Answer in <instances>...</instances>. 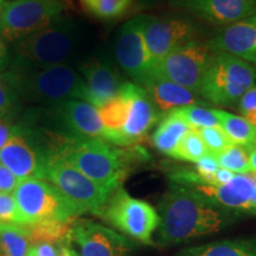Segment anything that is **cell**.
<instances>
[{
    "label": "cell",
    "mask_w": 256,
    "mask_h": 256,
    "mask_svg": "<svg viewBox=\"0 0 256 256\" xmlns=\"http://www.w3.org/2000/svg\"><path fill=\"white\" fill-rule=\"evenodd\" d=\"M49 139V154L58 156L112 192L122 185L133 165L145 158L142 150L121 148L102 139L69 133L51 134Z\"/></svg>",
    "instance_id": "obj_1"
},
{
    "label": "cell",
    "mask_w": 256,
    "mask_h": 256,
    "mask_svg": "<svg viewBox=\"0 0 256 256\" xmlns=\"http://www.w3.org/2000/svg\"><path fill=\"white\" fill-rule=\"evenodd\" d=\"M220 168H226L236 174H249V148L244 146L230 145L222 152L215 154Z\"/></svg>",
    "instance_id": "obj_29"
},
{
    "label": "cell",
    "mask_w": 256,
    "mask_h": 256,
    "mask_svg": "<svg viewBox=\"0 0 256 256\" xmlns=\"http://www.w3.org/2000/svg\"><path fill=\"white\" fill-rule=\"evenodd\" d=\"M14 124L4 122V121H0V150L6 145V142H8L10 138L12 136L14 130Z\"/></svg>",
    "instance_id": "obj_38"
},
{
    "label": "cell",
    "mask_w": 256,
    "mask_h": 256,
    "mask_svg": "<svg viewBox=\"0 0 256 256\" xmlns=\"http://www.w3.org/2000/svg\"><path fill=\"white\" fill-rule=\"evenodd\" d=\"M145 40L154 66L178 48L198 40V28L182 17L145 16Z\"/></svg>",
    "instance_id": "obj_12"
},
{
    "label": "cell",
    "mask_w": 256,
    "mask_h": 256,
    "mask_svg": "<svg viewBox=\"0 0 256 256\" xmlns=\"http://www.w3.org/2000/svg\"><path fill=\"white\" fill-rule=\"evenodd\" d=\"M31 250L34 256H58V243H34Z\"/></svg>",
    "instance_id": "obj_36"
},
{
    "label": "cell",
    "mask_w": 256,
    "mask_h": 256,
    "mask_svg": "<svg viewBox=\"0 0 256 256\" xmlns=\"http://www.w3.org/2000/svg\"><path fill=\"white\" fill-rule=\"evenodd\" d=\"M51 110L69 134L104 140L106 128L95 106L72 98L51 106Z\"/></svg>",
    "instance_id": "obj_18"
},
{
    "label": "cell",
    "mask_w": 256,
    "mask_h": 256,
    "mask_svg": "<svg viewBox=\"0 0 256 256\" xmlns=\"http://www.w3.org/2000/svg\"><path fill=\"white\" fill-rule=\"evenodd\" d=\"M208 153L209 151H208L206 146L204 145L198 130L196 128H190L180 139L171 158L196 164Z\"/></svg>",
    "instance_id": "obj_28"
},
{
    "label": "cell",
    "mask_w": 256,
    "mask_h": 256,
    "mask_svg": "<svg viewBox=\"0 0 256 256\" xmlns=\"http://www.w3.org/2000/svg\"><path fill=\"white\" fill-rule=\"evenodd\" d=\"M220 122V128L228 136L232 145L244 146L250 148L256 144V127L243 116L214 110Z\"/></svg>",
    "instance_id": "obj_25"
},
{
    "label": "cell",
    "mask_w": 256,
    "mask_h": 256,
    "mask_svg": "<svg viewBox=\"0 0 256 256\" xmlns=\"http://www.w3.org/2000/svg\"><path fill=\"white\" fill-rule=\"evenodd\" d=\"M58 256H80L72 247V242L58 243Z\"/></svg>",
    "instance_id": "obj_40"
},
{
    "label": "cell",
    "mask_w": 256,
    "mask_h": 256,
    "mask_svg": "<svg viewBox=\"0 0 256 256\" xmlns=\"http://www.w3.org/2000/svg\"><path fill=\"white\" fill-rule=\"evenodd\" d=\"M174 2H179V4H182V5H185V4H188V2H192V0H174Z\"/></svg>",
    "instance_id": "obj_43"
},
{
    "label": "cell",
    "mask_w": 256,
    "mask_h": 256,
    "mask_svg": "<svg viewBox=\"0 0 256 256\" xmlns=\"http://www.w3.org/2000/svg\"><path fill=\"white\" fill-rule=\"evenodd\" d=\"M130 104L128 119L115 142V146L119 147L136 145L159 120V110L142 86L130 82Z\"/></svg>",
    "instance_id": "obj_17"
},
{
    "label": "cell",
    "mask_w": 256,
    "mask_h": 256,
    "mask_svg": "<svg viewBox=\"0 0 256 256\" xmlns=\"http://www.w3.org/2000/svg\"><path fill=\"white\" fill-rule=\"evenodd\" d=\"M0 224L23 226L17 203L12 194L0 192Z\"/></svg>",
    "instance_id": "obj_33"
},
{
    "label": "cell",
    "mask_w": 256,
    "mask_h": 256,
    "mask_svg": "<svg viewBox=\"0 0 256 256\" xmlns=\"http://www.w3.org/2000/svg\"><path fill=\"white\" fill-rule=\"evenodd\" d=\"M28 256H34V252H32V250H30V252H28Z\"/></svg>",
    "instance_id": "obj_44"
},
{
    "label": "cell",
    "mask_w": 256,
    "mask_h": 256,
    "mask_svg": "<svg viewBox=\"0 0 256 256\" xmlns=\"http://www.w3.org/2000/svg\"><path fill=\"white\" fill-rule=\"evenodd\" d=\"M177 256H256V238L224 240L184 248Z\"/></svg>",
    "instance_id": "obj_23"
},
{
    "label": "cell",
    "mask_w": 256,
    "mask_h": 256,
    "mask_svg": "<svg viewBox=\"0 0 256 256\" xmlns=\"http://www.w3.org/2000/svg\"><path fill=\"white\" fill-rule=\"evenodd\" d=\"M184 6L206 23L224 28L256 16V0H192Z\"/></svg>",
    "instance_id": "obj_20"
},
{
    "label": "cell",
    "mask_w": 256,
    "mask_h": 256,
    "mask_svg": "<svg viewBox=\"0 0 256 256\" xmlns=\"http://www.w3.org/2000/svg\"><path fill=\"white\" fill-rule=\"evenodd\" d=\"M8 72L17 89L19 98L51 106L81 98L82 76L78 70L69 64L34 69H11Z\"/></svg>",
    "instance_id": "obj_4"
},
{
    "label": "cell",
    "mask_w": 256,
    "mask_h": 256,
    "mask_svg": "<svg viewBox=\"0 0 256 256\" xmlns=\"http://www.w3.org/2000/svg\"><path fill=\"white\" fill-rule=\"evenodd\" d=\"M255 145H256V144H255Z\"/></svg>",
    "instance_id": "obj_45"
},
{
    "label": "cell",
    "mask_w": 256,
    "mask_h": 256,
    "mask_svg": "<svg viewBox=\"0 0 256 256\" xmlns=\"http://www.w3.org/2000/svg\"><path fill=\"white\" fill-rule=\"evenodd\" d=\"M113 228L136 241L151 246L159 226V214L151 204L130 196L122 186L110 194L101 214Z\"/></svg>",
    "instance_id": "obj_7"
},
{
    "label": "cell",
    "mask_w": 256,
    "mask_h": 256,
    "mask_svg": "<svg viewBox=\"0 0 256 256\" xmlns=\"http://www.w3.org/2000/svg\"><path fill=\"white\" fill-rule=\"evenodd\" d=\"M130 83L126 82L119 94L115 98L108 101L107 104L98 108L100 113L102 124L106 128L104 142H108L115 145L118 136L122 130L128 119V113H130Z\"/></svg>",
    "instance_id": "obj_22"
},
{
    "label": "cell",
    "mask_w": 256,
    "mask_h": 256,
    "mask_svg": "<svg viewBox=\"0 0 256 256\" xmlns=\"http://www.w3.org/2000/svg\"><path fill=\"white\" fill-rule=\"evenodd\" d=\"M48 153L40 151L28 128L16 126L14 134L0 150V164L8 168L19 180L46 179Z\"/></svg>",
    "instance_id": "obj_13"
},
{
    "label": "cell",
    "mask_w": 256,
    "mask_h": 256,
    "mask_svg": "<svg viewBox=\"0 0 256 256\" xmlns=\"http://www.w3.org/2000/svg\"><path fill=\"white\" fill-rule=\"evenodd\" d=\"M238 110L242 116L256 127V87L242 96L238 101Z\"/></svg>",
    "instance_id": "obj_34"
},
{
    "label": "cell",
    "mask_w": 256,
    "mask_h": 256,
    "mask_svg": "<svg viewBox=\"0 0 256 256\" xmlns=\"http://www.w3.org/2000/svg\"><path fill=\"white\" fill-rule=\"evenodd\" d=\"M70 238L78 246L80 256H128L132 250L130 240L89 220H74Z\"/></svg>",
    "instance_id": "obj_14"
},
{
    "label": "cell",
    "mask_w": 256,
    "mask_h": 256,
    "mask_svg": "<svg viewBox=\"0 0 256 256\" xmlns=\"http://www.w3.org/2000/svg\"><path fill=\"white\" fill-rule=\"evenodd\" d=\"M200 136L203 140L204 145L206 146L208 151L212 154L222 152L226 147L232 145L228 139V136L220 127H202L196 128Z\"/></svg>",
    "instance_id": "obj_32"
},
{
    "label": "cell",
    "mask_w": 256,
    "mask_h": 256,
    "mask_svg": "<svg viewBox=\"0 0 256 256\" xmlns=\"http://www.w3.org/2000/svg\"><path fill=\"white\" fill-rule=\"evenodd\" d=\"M215 55L216 52L208 42L192 40L160 60L153 75L177 83L194 92H200L202 82Z\"/></svg>",
    "instance_id": "obj_10"
},
{
    "label": "cell",
    "mask_w": 256,
    "mask_h": 256,
    "mask_svg": "<svg viewBox=\"0 0 256 256\" xmlns=\"http://www.w3.org/2000/svg\"><path fill=\"white\" fill-rule=\"evenodd\" d=\"M145 16H138L122 25L115 43L118 63L134 83L142 86L154 74V62L147 48L145 32Z\"/></svg>",
    "instance_id": "obj_11"
},
{
    "label": "cell",
    "mask_w": 256,
    "mask_h": 256,
    "mask_svg": "<svg viewBox=\"0 0 256 256\" xmlns=\"http://www.w3.org/2000/svg\"><path fill=\"white\" fill-rule=\"evenodd\" d=\"M10 0H0V12H2V10L5 8V5L8 4Z\"/></svg>",
    "instance_id": "obj_42"
},
{
    "label": "cell",
    "mask_w": 256,
    "mask_h": 256,
    "mask_svg": "<svg viewBox=\"0 0 256 256\" xmlns=\"http://www.w3.org/2000/svg\"><path fill=\"white\" fill-rule=\"evenodd\" d=\"M142 88L159 112L168 113L185 106L197 104V98L194 92L160 76L153 75Z\"/></svg>",
    "instance_id": "obj_21"
},
{
    "label": "cell",
    "mask_w": 256,
    "mask_h": 256,
    "mask_svg": "<svg viewBox=\"0 0 256 256\" xmlns=\"http://www.w3.org/2000/svg\"><path fill=\"white\" fill-rule=\"evenodd\" d=\"M10 64V55H8V49L6 46V40L2 38L0 34V74L5 72V69L8 68Z\"/></svg>",
    "instance_id": "obj_39"
},
{
    "label": "cell",
    "mask_w": 256,
    "mask_h": 256,
    "mask_svg": "<svg viewBox=\"0 0 256 256\" xmlns=\"http://www.w3.org/2000/svg\"><path fill=\"white\" fill-rule=\"evenodd\" d=\"M171 112L180 118L182 120H184L192 128L220 127L215 112L209 108L200 107L198 104H191L177 108Z\"/></svg>",
    "instance_id": "obj_30"
},
{
    "label": "cell",
    "mask_w": 256,
    "mask_h": 256,
    "mask_svg": "<svg viewBox=\"0 0 256 256\" xmlns=\"http://www.w3.org/2000/svg\"><path fill=\"white\" fill-rule=\"evenodd\" d=\"M46 180L54 184L72 200L81 214L101 216L106 203L113 192L95 183L78 170L72 168L58 156L48 153Z\"/></svg>",
    "instance_id": "obj_8"
},
{
    "label": "cell",
    "mask_w": 256,
    "mask_h": 256,
    "mask_svg": "<svg viewBox=\"0 0 256 256\" xmlns=\"http://www.w3.org/2000/svg\"><path fill=\"white\" fill-rule=\"evenodd\" d=\"M188 188L220 209L256 215V176L250 172L235 174L228 184L222 186L197 184Z\"/></svg>",
    "instance_id": "obj_15"
},
{
    "label": "cell",
    "mask_w": 256,
    "mask_h": 256,
    "mask_svg": "<svg viewBox=\"0 0 256 256\" xmlns=\"http://www.w3.org/2000/svg\"><path fill=\"white\" fill-rule=\"evenodd\" d=\"M19 179L8 168L0 164V192L14 194V188L19 184Z\"/></svg>",
    "instance_id": "obj_35"
},
{
    "label": "cell",
    "mask_w": 256,
    "mask_h": 256,
    "mask_svg": "<svg viewBox=\"0 0 256 256\" xmlns=\"http://www.w3.org/2000/svg\"><path fill=\"white\" fill-rule=\"evenodd\" d=\"M249 165H250V174L256 176V145L249 148Z\"/></svg>",
    "instance_id": "obj_41"
},
{
    "label": "cell",
    "mask_w": 256,
    "mask_h": 256,
    "mask_svg": "<svg viewBox=\"0 0 256 256\" xmlns=\"http://www.w3.org/2000/svg\"><path fill=\"white\" fill-rule=\"evenodd\" d=\"M78 40L76 24L60 17L42 30L16 42L12 70L66 64L75 54Z\"/></svg>",
    "instance_id": "obj_3"
},
{
    "label": "cell",
    "mask_w": 256,
    "mask_h": 256,
    "mask_svg": "<svg viewBox=\"0 0 256 256\" xmlns=\"http://www.w3.org/2000/svg\"><path fill=\"white\" fill-rule=\"evenodd\" d=\"M82 8L102 20L122 18L133 8V0H78Z\"/></svg>",
    "instance_id": "obj_27"
},
{
    "label": "cell",
    "mask_w": 256,
    "mask_h": 256,
    "mask_svg": "<svg viewBox=\"0 0 256 256\" xmlns=\"http://www.w3.org/2000/svg\"><path fill=\"white\" fill-rule=\"evenodd\" d=\"M19 95L8 72L0 74V120L14 108Z\"/></svg>",
    "instance_id": "obj_31"
},
{
    "label": "cell",
    "mask_w": 256,
    "mask_h": 256,
    "mask_svg": "<svg viewBox=\"0 0 256 256\" xmlns=\"http://www.w3.org/2000/svg\"><path fill=\"white\" fill-rule=\"evenodd\" d=\"M188 124L177 115L168 112L160 120L158 127L152 134V144L159 152L172 156L184 134L190 130Z\"/></svg>",
    "instance_id": "obj_24"
},
{
    "label": "cell",
    "mask_w": 256,
    "mask_h": 256,
    "mask_svg": "<svg viewBox=\"0 0 256 256\" xmlns=\"http://www.w3.org/2000/svg\"><path fill=\"white\" fill-rule=\"evenodd\" d=\"M83 80L80 100L88 102L96 108L107 104L119 94L127 81L110 63L92 57L78 66Z\"/></svg>",
    "instance_id": "obj_16"
},
{
    "label": "cell",
    "mask_w": 256,
    "mask_h": 256,
    "mask_svg": "<svg viewBox=\"0 0 256 256\" xmlns=\"http://www.w3.org/2000/svg\"><path fill=\"white\" fill-rule=\"evenodd\" d=\"M254 87L256 66L230 54L216 52L198 94L210 104L232 106Z\"/></svg>",
    "instance_id": "obj_6"
},
{
    "label": "cell",
    "mask_w": 256,
    "mask_h": 256,
    "mask_svg": "<svg viewBox=\"0 0 256 256\" xmlns=\"http://www.w3.org/2000/svg\"><path fill=\"white\" fill-rule=\"evenodd\" d=\"M235 174H234V172L229 171V170L220 168L216 171V174H214L212 183H211V185H212V186H222V185L228 184L229 182L232 180L234 177H235Z\"/></svg>",
    "instance_id": "obj_37"
},
{
    "label": "cell",
    "mask_w": 256,
    "mask_h": 256,
    "mask_svg": "<svg viewBox=\"0 0 256 256\" xmlns=\"http://www.w3.org/2000/svg\"><path fill=\"white\" fill-rule=\"evenodd\" d=\"M64 8L63 0H10L0 12V34L16 43L62 17Z\"/></svg>",
    "instance_id": "obj_9"
},
{
    "label": "cell",
    "mask_w": 256,
    "mask_h": 256,
    "mask_svg": "<svg viewBox=\"0 0 256 256\" xmlns=\"http://www.w3.org/2000/svg\"><path fill=\"white\" fill-rule=\"evenodd\" d=\"M12 194L17 203L23 226L69 223L82 215L72 200L46 179H23Z\"/></svg>",
    "instance_id": "obj_5"
},
{
    "label": "cell",
    "mask_w": 256,
    "mask_h": 256,
    "mask_svg": "<svg viewBox=\"0 0 256 256\" xmlns=\"http://www.w3.org/2000/svg\"><path fill=\"white\" fill-rule=\"evenodd\" d=\"M32 242L23 226L0 224V256H28Z\"/></svg>",
    "instance_id": "obj_26"
},
{
    "label": "cell",
    "mask_w": 256,
    "mask_h": 256,
    "mask_svg": "<svg viewBox=\"0 0 256 256\" xmlns=\"http://www.w3.org/2000/svg\"><path fill=\"white\" fill-rule=\"evenodd\" d=\"M226 222L224 209L192 188L172 183L159 203L156 242L165 247L211 235L220 232Z\"/></svg>",
    "instance_id": "obj_2"
},
{
    "label": "cell",
    "mask_w": 256,
    "mask_h": 256,
    "mask_svg": "<svg viewBox=\"0 0 256 256\" xmlns=\"http://www.w3.org/2000/svg\"><path fill=\"white\" fill-rule=\"evenodd\" d=\"M215 52H226L256 66V16L223 28L208 42Z\"/></svg>",
    "instance_id": "obj_19"
}]
</instances>
